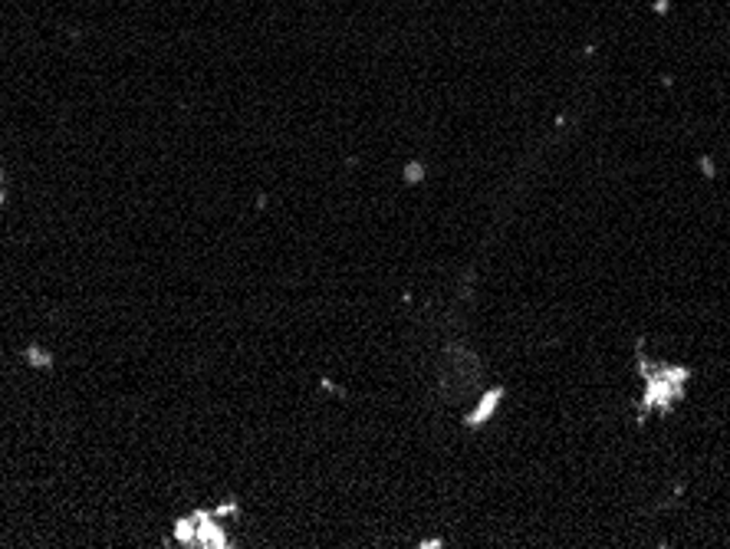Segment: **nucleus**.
I'll return each mask as SVG.
<instances>
[{
	"instance_id": "nucleus-5",
	"label": "nucleus",
	"mask_w": 730,
	"mask_h": 549,
	"mask_svg": "<svg viewBox=\"0 0 730 549\" xmlns=\"http://www.w3.org/2000/svg\"><path fill=\"white\" fill-rule=\"evenodd\" d=\"M405 178H408V181H421V178H425V168H421V165H408V174H405Z\"/></svg>"
},
{
	"instance_id": "nucleus-2",
	"label": "nucleus",
	"mask_w": 730,
	"mask_h": 549,
	"mask_svg": "<svg viewBox=\"0 0 730 549\" xmlns=\"http://www.w3.org/2000/svg\"><path fill=\"white\" fill-rule=\"evenodd\" d=\"M500 398H503V392H500V388H497V392H487V398H484V402H481V408H477V414H474V418H467V424H481V421H484V418H490V408H493V404H497V402H500Z\"/></svg>"
},
{
	"instance_id": "nucleus-3",
	"label": "nucleus",
	"mask_w": 730,
	"mask_h": 549,
	"mask_svg": "<svg viewBox=\"0 0 730 549\" xmlns=\"http://www.w3.org/2000/svg\"><path fill=\"white\" fill-rule=\"evenodd\" d=\"M194 536H198L194 516H191V520H178V523H174V540H181V543H194Z\"/></svg>"
},
{
	"instance_id": "nucleus-1",
	"label": "nucleus",
	"mask_w": 730,
	"mask_h": 549,
	"mask_svg": "<svg viewBox=\"0 0 730 549\" xmlns=\"http://www.w3.org/2000/svg\"><path fill=\"white\" fill-rule=\"evenodd\" d=\"M194 526H198V536H194L198 546H228V536L214 526L208 513H194Z\"/></svg>"
},
{
	"instance_id": "nucleus-4",
	"label": "nucleus",
	"mask_w": 730,
	"mask_h": 549,
	"mask_svg": "<svg viewBox=\"0 0 730 549\" xmlns=\"http://www.w3.org/2000/svg\"><path fill=\"white\" fill-rule=\"evenodd\" d=\"M27 362H30V366H37V368H46L53 358L46 356V352H40V349H27Z\"/></svg>"
}]
</instances>
